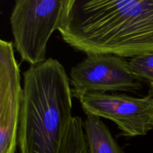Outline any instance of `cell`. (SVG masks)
Segmentation results:
<instances>
[{
    "mask_svg": "<svg viewBox=\"0 0 153 153\" xmlns=\"http://www.w3.org/2000/svg\"><path fill=\"white\" fill-rule=\"evenodd\" d=\"M77 99L86 115H95L114 122L120 130V136H143L153 130L151 96L136 98L114 93H88Z\"/></svg>",
    "mask_w": 153,
    "mask_h": 153,
    "instance_id": "cell-5",
    "label": "cell"
},
{
    "mask_svg": "<svg viewBox=\"0 0 153 153\" xmlns=\"http://www.w3.org/2000/svg\"><path fill=\"white\" fill-rule=\"evenodd\" d=\"M17 145L20 153H60L73 119V92L65 69L49 58L23 73Z\"/></svg>",
    "mask_w": 153,
    "mask_h": 153,
    "instance_id": "cell-2",
    "label": "cell"
},
{
    "mask_svg": "<svg viewBox=\"0 0 153 153\" xmlns=\"http://www.w3.org/2000/svg\"><path fill=\"white\" fill-rule=\"evenodd\" d=\"M69 0H16L10 17L14 46L31 67L46 60L47 44L59 29Z\"/></svg>",
    "mask_w": 153,
    "mask_h": 153,
    "instance_id": "cell-3",
    "label": "cell"
},
{
    "mask_svg": "<svg viewBox=\"0 0 153 153\" xmlns=\"http://www.w3.org/2000/svg\"><path fill=\"white\" fill-rule=\"evenodd\" d=\"M60 153H88L83 121L79 117H73L72 119Z\"/></svg>",
    "mask_w": 153,
    "mask_h": 153,
    "instance_id": "cell-8",
    "label": "cell"
},
{
    "mask_svg": "<svg viewBox=\"0 0 153 153\" xmlns=\"http://www.w3.org/2000/svg\"><path fill=\"white\" fill-rule=\"evenodd\" d=\"M73 96L88 93H137L143 81L131 68L129 61L111 54H88L70 70Z\"/></svg>",
    "mask_w": 153,
    "mask_h": 153,
    "instance_id": "cell-4",
    "label": "cell"
},
{
    "mask_svg": "<svg viewBox=\"0 0 153 153\" xmlns=\"http://www.w3.org/2000/svg\"><path fill=\"white\" fill-rule=\"evenodd\" d=\"M129 64L133 73L143 82L149 84L148 95L153 97V52L131 58Z\"/></svg>",
    "mask_w": 153,
    "mask_h": 153,
    "instance_id": "cell-9",
    "label": "cell"
},
{
    "mask_svg": "<svg viewBox=\"0 0 153 153\" xmlns=\"http://www.w3.org/2000/svg\"><path fill=\"white\" fill-rule=\"evenodd\" d=\"M58 31L78 52L134 58L153 52V0H69Z\"/></svg>",
    "mask_w": 153,
    "mask_h": 153,
    "instance_id": "cell-1",
    "label": "cell"
},
{
    "mask_svg": "<svg viewBox=\"0 0 153 153\" xmlns=\"http://www.w3.org/2000/svg\"><path fill=\"white\" fill-rule=\"evenodd\" d=\"M83 126L88 153H126L117 143L100 117L87 115Z\"/></svg>",
    "mask_w": 153,
    "mask_h": 153,
    "instance_id": "cell-7",
    "label": "cell"
},
{
    "mask_svg": "<svg viewBox=\"0 0 153 153\" xmlns=\"http://www.w3.org/2000/svg\"><path fill=\"white\" fill-rule=\"evenodd\" d=\"M22 88L13 43L0 40V153H15Z\"/></svg>",
    "mask_w": 153,
    "mask_h": 153,
    "instance_id": "cell-6",
    "label": "cell"
}]
</instances>
